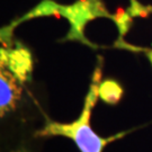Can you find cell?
I'll use <instances>...</instances> for the list:
<instances>
[{
    "label": "cell",
    "instance_id": "8",
    "mask_svg": "<svg viewBox=\"0 0 152 152\" xmlns=\"http://www.w3.org/2000/svg\"><path fill=\"white\" fill-rule=\"evenodd\" d=\"M147 56H148V59L150 60V62H151V64H152V50H149V51H147Z\"/></svg>",
    "mask_w": 152,
    "mask_h": 152
},
{
    "label": "cell",
    "instance_id": "6",
    "mask_svg": "<svg viewBox=\"0 0 152 152\" xmlns=\"http://www.w3.org/2000/svg\"><path fill=\"white\" fill-rule=\"evenodd\" d=\"M58 9H59V4H56L52 0H43L34 9H32L29 12H27L25 16H23L20 19H18L15 24L27 20V19H31V18H35V17L58 15Z\"/></svg>",
    "mask_w": 152,
    "mask_h": 152
},
{
    "label": "cell",
    "instance_id": "7",
    "mask_svg": "<svg viewBox=\"0 0 152 152\" xmlns=\"http://www.w3.org/2000/svg\"><path fill=\"white\" fill-rule=\"evenodd\" d=\"M130 16L131 15L129 12H124L123 10H120L116 16H113V18H112V19H114L115 23L117 24L118 28H120L121 35H123L130 28V24H131Z\"/></svg>",
    "mask_w": 152,
    "mask_h": 152
},
{
    "label": "cell",
    "instance_id": "4",
    "mask_svg": "<svg viewBox=\"0 0 152 152\" xmlns=\"http://www.w3.org/2000/svg\"><path fill=\"white\" fill-rule=\"evenodd\" d=\"M20 81L14 73L6 68H1L0 71V116L15 110L17 104L22 97Z\"/></svg>",
    "mask_w": 152,
    "mask_h": 152
},
{
    "label": "cell",
    "instance_id": "3",
    "mask_svg": "<svg viewBox=\"0 0 152 152\" xmlns=\"http://www.w3.org/2000/svg\"><path fill=\"white\" fill-rule=\"evenodd\" d=\"M1 68H6L24 83L31 80L33 71V58L31 51L20 42H16L11 50L1 49Z\"/></svg>",
    "mask_w": 152,
    "mask_h": 152
},
{
    "label": "cell",
    "instance_id": "9",
    "mask_svg": "<svg viewBox=\"0 0 152 152\" xmlns=\"http://www.w3.org/2000/svg\"><path fill=\"white\" fill-rule=\"evenodd\" d=\"M12 152H27L25 149H19V150H16V151H12Z\"/></svg>",
    "mask_w": 152,
    "mask_h": 152
},
{
    "label": "cell",
    "instance_id": "2",
    "mask_svg": "<svg viewBox=\"0 0 152 152\" xmlns=\"http://www.w3.org/2000/svg\"><path fill=\"white\" fill-rule=\"evenodd\" d=\"M58 15L65 17L71 27L64 39L79 41L95 48L83 35V28L89 20L97 17H109L113 18L106 10L102 0H78L77 2L69 6L59 5Z\"/></svg>",
    "mask_w": 152,
    "mask_h": 152
},
{
    "label": "cell",
    "instance_id": "1",
    "mask_svg": "<svg viewBox=\"0 0 152 152\" xmlns=\"http://www.w3.org/2000/svg\"><path fill=\"white\" fill-rule=\"evenodd\" d=\"M100 80H102V71H100V64H99L94 72L90 89L88 91V95L86 96L83 109H82V113L80 114L79 118L72 123H68V124L48 120L43 129L36 132V135H61L69 137L76 143V145L79 148L80 152H103V149L108 143L122 137L124 135V133H120L117 135L109 136V137H100L91 129L90 114H91V109L95 107L98 97H99L98 89H99Z\"/></svg>",
    "mask_w": 152,
    "mask_h": 152
},
{
    "label": "cell",
    "instance_id": "5",
    "mask_svg": "<svg viewBox=\"0 0 152 152\" xmlns=\"http://www.w3.org/2000/svg\"><path fill=\"white\" fill-rule=\"evenodd\" d=\"M98 94H99V98L106 104L117 105L123 97L124 90L120 85V82L113 79H105L104 81H100L99 83Z\"/></svg>",
    "mask_w": 152,
    "mask_h": 152
}]
</instances>
